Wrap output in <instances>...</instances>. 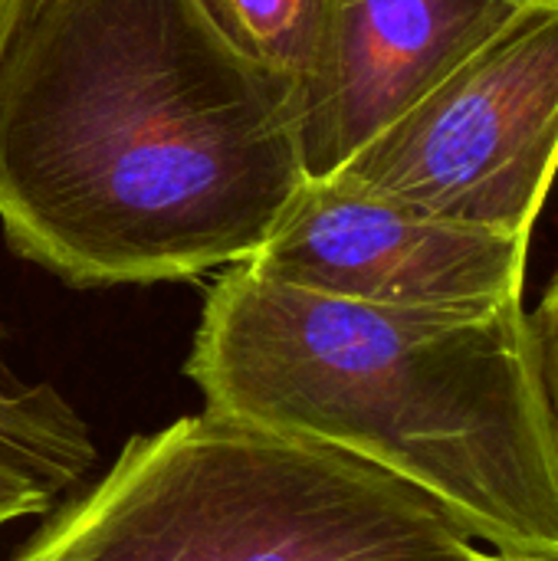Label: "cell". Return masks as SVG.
Wrapping results in <instances>:
<instances>
[{
    "mask_svg": "<svg viewBox=\"0 0 558 561\" xmlns=\"http://www.w3.org/2000/svg\"><path fill=\"white\" fill-rule=\"evenodd\" d=\"M306 181L299 85L197 0H16L0 46V227L69 286L250 260Z\"/></svg>",
    "mask_w": 558,
    "mask_h": 561,
    "instance_id": "cell-1",
    "label": "cell"
},
{
    "mask_svg": "<svg viewBox=\"0 0 558 561\" xmlns=\"http://www.w3.org/2000/svg\"><path fill=\"white\" fill-rule=\"evenodd\" d=\"M184 371L207 411L358 457L490 552L558 561V440L523 302L391 309L234 263Z\"/></svg>",
    "mask_w": 558,
    "mask_h": 561,
    "instance_id": "cell-2",
    "label": "cell"
},
{
    "mask_svg": "<svg viewBox=\"0 0 558 561\" xmlns=\"http://www.w3.org/2000/svg\"><path fill=\"white\" fill-rule=\"evenodd\" d=\"M424 493L326 444L214 411L132 437L13 561H467Z\"/></svg>",
    "mask_w": 558,
    "mask_h": 561,
    "instance_id": "cell-3",
    "label": "cell"
},
{
    "mask_svg": "<svg viewBox=\"0 0 558 561\" xmlns=\"http://www.w3.org/2000/svg\"><path fill=\"white\" fill-rule=\"evenodd\" d=\"M437 220L533 237L558 174V0H536L339 168Z\"/></svg>",
    "mask_w": 558,
    "mask_h": 561,
    "instance_id": "cell-4",
    "label": "cell"
},
{
    "mask_svg": "<svg viewBox=\"0 0 558 561\" xmlns=\"http://www.w3.org/2000/svg\"><path fill=\"white\" fill-rule=\"evenodd\" d=\"M526 237L418 214L342 171L306 178L253 273L312 293L434 312H493L523 302Z\"/></svg>",
    "mask_w": 558,
    "mask_h": 561,
    "instance_id": "cell-5",
    "label": "cell"
},
{
    "mask_svg": "<svg viewBox=\"0 0 558 561\" xmlns=\"http://www.w3.org/2000/svg\"><path fill=\"white\" fill-rule=\"evenodd\" d=\"M529 3L536 0H319L299 79L306 178L349 164Z\"/></svg>",
    "mask_w": 558,
    "mask_h": 561,
    "instance_id": "cell-6",
    "label": "cell"
},
{
    "mask_svg": "<svg viewBox=\"0 0 558 561\" xmlns=\"http://www.w3.org/2000/svg\"><path fill=\"white\" fill-rule=\"evenodd\" d=\"M0 437L26 447L69 483H79L95 463V444L79 411L46 381H23L7 352L0 325Z\"/></svg>",
    "mask_w": 558,
    "mask_h": 561,
    "instance_id": "cell-7",
    "label": "cell"
},
{
    "mask_svg": "<svg viewBox=\"0 0 558 561\" xmlns=\"http://www.w3.org/2000/svg\"><path fill=\"white\" fill-rule=\"evenodd\" d=\"M220 36L260 69L299 85L319 0H197Z\"/></svg>",
    "mask_w": 558,
    "mask_h": 561,
    "instance_id": "cell-8",
    "label": "cell"
},
{
    "mask_svg": "<svg viewBox=\"0 0 558 561\" xmlns=\"http://www.w3.org/2000/svg\"><path fill=\"white\" fill-rule=\"evenodd\" d=\"M69 486L72 483L56 467L0 437V529L49 513L56 496Z\"/></svg>",
    "mask_w": 558,
    "mask_h": 561,
    "instance_id": "cell-9",
    "label": "cell"
},
{
    "mask_svg": "<svg viewBox=\"0 0 558 561\" xmlns=\"http://www.w3.org/2000/svg\"><path fill=\"white\" fill-rule=\"evenodd\" d=\"M526 322H529L536 368H539V381H543V391L549 401V414H553L558 440V266L549 279L543 302L536 306V312H526Z\"/></svg>",
    "mask_w": 558,
    "mask_h": 561,
    "instance_id": "cell-10",
    "label": "cell"
},
{
    "mask_svg": "<svg viewBox=\"0 0 558 561\" xmlns=\"http://www.w3.org/2000/svg\"><path fill=\"white\" fill-rule=\"evenodd\" d=\"M13 10H16V0H0V46H3V36H7V30H10Z\"/></svg>",
    "mask_w": 558,
    "mask_h": 561,
    "instance_id": "cell-11",
    "label": "cell"
},
{
    "mask_svg": "<svg viewBox=\"0 0 558 561\" xmlns=\"http://www.w3.org/2000/svg\"><path fill=\"white\" fill-rule=\"evenodd\" d=\"M467 561H536V559H510V556H500V552H483V549H477V552H474Z\"/></svg>",
    "mask_w": 558,
    "mask_h": 561,
    "instance_id": "cell-12",
    "label": "cell"
}]
</instances>
